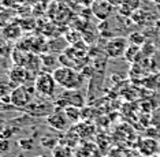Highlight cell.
Returning a JSON list of instances; mask_svg holds the SVG:
<instances>
[{"mask_svg": "<svg viewBox=\"0 0 160 157\" xmlns=\"http://www.w3.org/2000/svg\"><path fill=\"white\" fill-rule=\"evenodd\" d=\"M52 75L58 85L64 87L66 90H77L83 85V81H85L82 72H78L72 67H67V66H62L53 70Z\"/></svg>", "mask_w": 160, "mask_h": 157, "instance_id": "1", "label": "cell"}, {"mask_svg": "<svg viewBox=\"0 0 160 157\" xmlns=\"http://www.w3.org/2000/svg\"><path fill=\"white\" fill-rule=\"evenodd\" d=\"M34 89H36V93L38 94L40 97L42 98H51L55 94V90H56V81L53 78L52 72H48V71H41L36 75L34 78Z\"/></svg>", "mask_w": 160, "mask_h": 157, "instance_id": "2", "label": "cell"}, {"mask_svg": "<svg viewBox=\"0 0 160 157\" xmlns=\"http://www.w3.org/2000/svg\"><path fill=\"white\" fill-rule=\"evenodd\" d=\"M34 92H36L34 85L33 86L21 85V86L14 87L12 92L10 93V96H11V105L15 107L17 109H25L32 103V94Z\"/></svg>", "mask_w": 160, "mask_h": 157, "instance_id": "3", "label": "cell"}, {"mask_svg": "<svg viewBox=\"0 0 160 157\" xmlns=\"http://www.w3.org/2000/svg\"><path fill=\"white\" fill-rule=\"evenodd\" d=\"M127 41L129 40L125 37H114L105 45V53L111 57V59H118L121 56H125V52L127 49Z\"/></svg>", "mask_w": 160, "mask_h": 157, "instance_id": "4", "label": "cell"}, {"mask_svg": "<svg viewBox=\"0 0 160 157\" xmlns=\"http://www.w3.org/2000/svg\"><path fill=\"white\" fill-rule=\"evenodd\" d=\"M115 8L116 7L112 6L111 3H108L107 0H96V2H92V14L100 21L108 19L114 14Z\"/></svg>", "mask_w": 160, "mask_h": 157, "instance_id": "5", "label": "cell"}, {"mask_svg": "<svg viewBox=\"0 0 160 157\" xmlns=\"http://www.w3.org/2000/svg\"><path fill=\"white\" fill-rule=\"evenodd\" d=\"M47 125L51 126L52 129L55 130H59V131H63L67 129L68 126V119L64 111H53L52 114H49L47 116Z\"/></svg>", "mask_w": 160, "mask_h": 157, "instance_id": "6", "label": "cell"}, {"mask_svg": "<svg viewBox=\"0 0 160 157\" xmlns=\"http://www.w3.org/2000/svg\"><path fill=\"white\" fill-rule=\"evenodd\" d=\"M8 78L10 82L14 83L15 86L25 85L29 81V70L23 66H14L12 68H10L8 71Z\"/></svg>", "mask_w": 160, "mask_h": 157, "instance_id": "7", "label": "cell"}, {"mask_svg": "<svg viewBox=\"0 0 160 157\" xmlns=\"http://www.w3.org/2000/svg\"><path fill=\"white\" fill-rule=\"evenodd\" d=\"M138 149H140V152L142 153L144 156L152 157L160 150V142H158L152 137H147V138H144V140L140 141Z\"/></svg>", "mask_w": 160, "mask_h": 157, "instance_id": "8", "label": "cell"}, {"mask_svg": "<svg viewBox=\"0 0 160 157\" xmlns=\"http://www.w3.org/2000/svg\"><path fill=\"white\" fill-rule=\"evenodd\" d=\"M64 100L67 101L68 105H72V107H78V108H82L85 105V101H83V97L82 94L77 92V90H66L64 93H62V96Z\"/></svg>", "mask_w": 160, "mask_h": 157, "instance_id": "9", "label": "cell"}, {"mask_svg": "<svg viewBox=\"0 0 160 157\" xmlns=\"http://www.w3.org/2000/svg\"><path fill=\"white\" fill-rule=\"evenodd\" d=\"M52 157H72V150L67 145L58 144L52 148Z\"/></svg>", "mask_w": 160, "mask_h": 157, "instance_id": "10", "label": "cell"}, {"mask_svg": "<svg viewBox=\"0 0 160 157\" xmlns=\"http://www.w3.org/2000/svg\"><path fill=\"white\" fill-rule=\"evenodd\" d=\"M64 114H66L67 119L70 120V122H78L79 118L82 116L79 108L78 107H72V105H68V107L64 108Z\"/></svg>", "mask_w": 160, "mask_h": 157, "instance_id": "11", "label": "cell"}, {"mask_svg": "<svg viewBox=\"0 0 160 157\" xmlns=\"http://www.w3.org/2000/svg\"><path fill=\"white\" fill-rule=\"evenodd\" d=\"M140 55V47L138 45H133V44H130L129 47H127L126 52H125V59L127 61H132V63H134V61L137 60V56Z\"/></svg>", "mask_w": 160, "mask_h": 157, "instance_id": "12", "label": "cell"}, {"mask_svg": "<svg viewBox=\"0 0 160 157\" xmlns=\"http://www.w3.org/2000/svg\"><path fill=\"white\" fill-rule=\"evenodd\" d=\"M19 34H21V29L18 26H15V25H10V26L4 30V37L11 38V40L19 37Z\"/></svg>", "mask_w": 160, "mask_h": 157, "instance_id": "13", "label": "cell"}, {"mask_svg": "<svg viewBox=\"0 0 160 157\" xmlns=\"http://www.w3.org/2000/svg\"><path fill=\"white\" fill-rule=\"evenodd\" d=\"M127 40L130 41V44H133V45H138V47H141L145 42L144 34H142V33H137V32L136 33H132Z\"/></svg>", "mask_w": 160, "mask_h": 157, "instance_id": "14", "label": "cell"}, {"mask_svg": "<svg viewBox=\"0 0 160 157\" xmlns=\"http://www.w3.org/2000/svg\"><path fill=\"white\" fill-rule=\"evenodd\" d=\"M18 146L25 152H29L34 148V142L32 138H21V140L18 141Z\"/></svg>", "mask_w": 160, "mask_h": 157, "instance_id": "15", "label": "cell"}, {"mask_svg": "<svg viewBox=\"0 0 160 157\" xmlns=\"http://www.w3.org/2000/svg\"><path fill=\"white\" fill-rule=\"evenodd\" d=\"M122 4H123V6H126L130 11H133V12H134V11H137L138 8H140V6H141V0H123Z\"/></svg>", "mask_w": 160, "mask_h": 157, "instance_id": "16", "label": "cell"}, {"mask_svg": "<svg viewBox=\"0 0 160 157\" xmlns=\"http://www.w3.org/2000/svg\"><path fill=\"white\" fill-rule=\"evenodd\" d=\"M19 129L18 127H6V129H3V133H2V140H8V138H11L14 134H17Z\"/></svg>", "mask_w": 160, "mask_h": 157, "instance_id": "17", "label": "cell"}, {"mask_svg": "<svg viewBox=\"0 0 160 157\" xmlns=\"http://www.w3.org/2000/svg\"><path fill=\"white\" fill-rule=\"evenodd\" d=\"M152 116H153V118L151 119V123L153 125V127H156V129L160 130V109L155 111L153 114H152Z\"/></svg>", "mask_w": 160, "mask_h": 157, "instance_id": "18", "label": "cell"}, {"mask_svg": "<svg viewBox=\"0 0 160 157\" xmlns=\"http://www.w3.org/2000/svg\"><path fill=\"white\" fill-rule=\"evenodd\" d=\"M10 148V141L8 140H2L0 141V150L2 152H7Z\"/></svg>", "mask_w": 160, "mask_h": 157, "instance_id": "19", "label": "cell"}, {"mask_svg": "<svg viewBox=\"0 0 160 157\" xmlns=\"http://www.w3.org/2000/svg\"><path fill=\"white\" fill-rule=\"evenodd\" d=\"M107 2H108V3H111V4H112V6H115V7H119V6L122 4L123 0H107Z\"/></svg>", "mask_w": 160, "mask_h": 157, "instance_id": "20", "label": "cell"}, {"mask_svg": "<svg viewBox=\"0 0 160 157\" xmlns=\"http://www.w3.org/2000/svg\"><path fill=\"white\" fill-rule=\"evenodd\" d=\"M36 157H47V156H36Z\"/></svg>", "mask_w": 160, "mask_h": 157, "instance_id": "21", "label": "cell"}, {"mask_svg": "<svg viewBox=\"0 0 160 157\" xmlns=\"http://www.w3.org/2000/svg\"><path fill=\"white\" fill-rule=\"evenodd\" d=\"M152 157H160V156H156V155H155V156H152Z\"/></svg>", "mask_w": 160, "mask_h": 157, "instance_id": "22", "label": "cell"}, {"mask_svg": "<svg viewBox=\"0 0 160 157\" xmlns=\"http://www.w3.org/2000/svg\"><path fill=\"white\" fill-rule=\"evenodd\" d=\"M92 2H96V0H92Z\"/></svg>", "mask_w": 160, "mask_h": 157, "instance_id": "23", "label": "cell"}]
</instances>
